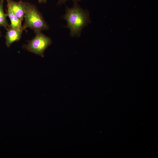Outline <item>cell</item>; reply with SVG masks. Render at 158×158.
<instances>
[{"mask_svg": "<svg viewBox=\"0 0 158 158\" xmlns=\"http://www.w3.org/2000/svg\"><path fill=\"white\" fill-rule=\"evenodd\" d=\"M12 11L21 21L24 18L27 3L20 1L16 2L13 0H6Z\"/></svg>", "mask_w": 158, "mask_h": 158, "instance_id": "cell-4", "label": "cell"}, {"mask_svg": "<svg viewBox=\"0 0 158 158\" xmlns=\"http://www.w3.org/2000/svg\"><path fill=\"white\" fill-rule=\"evenodd\" d=\"M63 18L67 21V27L72 37L80 36L82 29L90 23L88 12L82 9L76 3L72 8L66 7Z\"/></svg>", "mask_w": 158, "mask_h": 158, "instance_id": "cell-1", "label": "cell"}, {"mask_svg": "<svg viewBox=\"0 0 158 158\" xmlns=\"http://www.w3.org/2000/svg\"><path fill=\"white\" fill-rule=\"evenodd\" d=\"M24 17L25 22L23 26L24 30L27 28L35 31L47 30L49 27L41 13L34 5L27 3Z\"/></svg>", "mask_w": 158, "mask_h": 158, "instance_id": "cell-2", "label": "cell"}, {"mask_svg": "<svg viewBox=\"0 0 158 158\" xmlns=\"http://www.w3.org/2000/svg\"><path fill=\"white\" fill-rule=\"evenodd\" d=\"M7 30L5 36L6 44L7 47H9L12 43L20 40L23 30L10 27Z\"/></svg>", "mask_w": 158, "mask_h": 158, "instance_id": "cell-5", "label": "cell"}, {"mask_svg": "<svg viewBox=\"0 0 158 158\" xmlns=\"http://www.w3.org/2000/svg\"><path fill=\"white\" fill-rule=\"evenodd\" d=\"M68 0H59L58 3V4H61L64 3L66 1ZM75 3H77V2L81 0H72Z\"/></svg>", "mask_w": 158, "mask_h": 158, "instance_id": "cell-8", "label": "cell"}, {"mask_svg": "<svg viewBox=\"0 0 158 158\" xmlns=\"http://www.w3.org/2000/svg\"><path fill=\"white\" fill-rule=\"evenodd\" d=\"M4 0H0V27H4L7 30L10 28V26L6 19L7 15L4 12Z\"/></svg>", "mask_w": 158, "mask_h": 158, "instance_id": "cell-7", "label": "cell"}, {"mask_svg": "<svg viewBox=\"0 0 158 158\" xmlns=\"http://www.w3.org/2000/svg\"><path fill=\"white\" fill-rule=\"evenodd\" d=\"M35 37L28 41V44L24 45L23 47L27 51L42 57H44V52L50 45L52 41L51 39L44 35L40 31H35Z\"/></svg>", "mask_w": 158, "mask_h": 158, "instance_id": "cell-3", "label": "cell"}, {"mask_svg": "<svg viewBox=\"0 0 158 158\" xmlns=\"http://www.w3.org/2000/svg\"><path fill=\"white\" fill-rule=\"evenodd\" d=\"M1 36V31L0 30V37Z\"/></svg>", "mask_w": 158, "mask_h": 158, "instance_id": "cell-10", "label": "cell"}, {"mask_svg": "<svg viewBox=\"0 0 158 158\" xmlns=\"http://www.w3.org/2000/svg\"><path fill=\"white\" fill-rule=\"evenodd\" d=\"M7 15L11 21L10 27L23 30L21 22L19 19L13 12L9 5L7 4Z\"/></svg>", "mask_w": 158, "mask_h": 158, "instance_id": "cell-6", "label": "cell"}, {"mask_svg": "<svg viewBox=\"0 0 158 158\" xmlns=\"http://www.w3.org/2000/svg\"><path fill=\"white\" fill-rule=\"evenodd\" d=\"M38 1L39 3H45L47 2V0H38Z\"/></svg>", "mask_w": 158, "mask_h": 158, "instance_id": "cell-9", "label": "cell"}]
</instances>
